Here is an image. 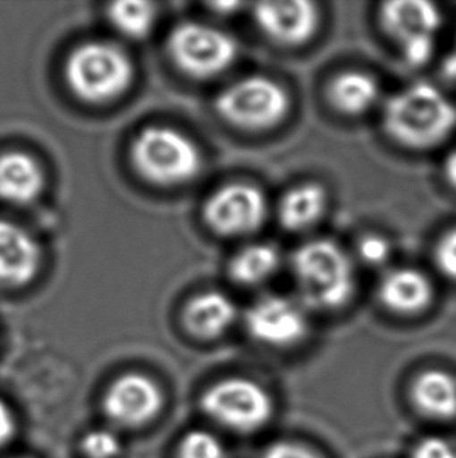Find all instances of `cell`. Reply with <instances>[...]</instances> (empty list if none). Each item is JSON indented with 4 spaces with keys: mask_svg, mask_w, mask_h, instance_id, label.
Returning a JSON list of instances; mask_svg holds the SVG:
<instances>
[{
    "mask_svg": "<svg viewBox=\"0 0 456 458\" xmlns=\"http://www.w3.org/2000/svg\"><path fill=\"white\" fill-rule=\"evenodd\" d=\"M389 137L410 149L444 143L456 129V106L439 88L414 83L389 98L383 113Z\"/></svg>",
    "mask_w": 456,
    "mask_h": 458,
    "instance_id": "obj_1",
    "label": "cell"
},
{
    "mask_svg": "<svg viewBox=\"0 0 456 458\" xmlns=\"http://www.w3.org/2000/svg\"><path fill=\"white\" fill-rule=\"evenodd\" d=\"M292 274L303 301L317 309H340L355 292L350 259L330 240H313L297 249Z\"/></svg>",
    "mask_w": 456,
    "mask_h": 458,
    "instance_id": "obj_2",
    "label": "cell"
},
{
    "mask_svg": "<svg viewBox=\"0 0 456 458\" xmlns=\"http://www.w3.org/2000/svg\"><path fill=\"white\" fill-rule=\"evenodd\" d=\"M64 75L71 91L88 104L121 98L135 79L130 56L114 44H81L69 55Z\"/></svg>",
    "mask_w": 456,
    "mask_h": 458,
    "instance_id": "obj_3",
    "label": "cell"
},
{
    "mask_svg": "<svg viewBox=\"0 0 456 458\" xmlns=\"http://www.w3.org/2000/svg\"><path fill=\"white\" fill-rule=\"evenodd\" d=\"M131 163L154 185L179 186L198 177L202 154L190 138L169 127H148L131 144Z\"/></svg>",
    "mask_w": 456,
    "mask_h": 458,
    "instance_id": "obj_4",
    "label": "cell"
},
{
    "mask_svg": "<svg viewBox=\"0 0 456 458\" xmlns=\"http://www.w3.org/2000/svg\"><path fill=\"white\" fill-rule=\"evenodd\" d=\"M217 113L244 131H267L280 124L290 110V96L282 85L265 75L234 81L219 94Z\"/></svg>",
    "mask_w": 456,
    "mask_h": 458,
    "instance_id": "obj_5",
    "label": "cell"
},
{
    "mask_svg": "<svg viewBox=\"0 0 456 458\" xmlns=\"http://www.w3.org/2000/svg\"><path fill=\"white\" fill-rule=\"evenodd\" d=\"M380 22L401 49L403 60L420 68L432 60L436 50L443 13L424 0H395L383 4Z\"/></svg>",
    "mask_w": 456,
    "mask_h": 458,
    "instance_id": "obj_6",
    "label": "cell"
},
{
    "mask_svg": "<svg viewBox=\"0 0 456 458\" xmlns=\"http://www.w3.org/2000/svg\"><path fill=\"white\" fill-rule=\"evenodd\" d=\"M167 52L182 72L194 79H211L233 64L238 44L216 27L185 22L169 35Z\"/></svg>",
    "mask_w": 456,
    "mask_h": 458,
    "instance_id": "obj_7",
    "label": "cell"
},
{
    "mask_svg": "<svg viewBox=\"0 0 456 458\" xmlns=\"http://www.w3.org/2000/svg\"><path fill=\"white\" fill-rule=\"evenodd\" d=\"M202 409L213 421L241 434L265 428L274 415L271 394L253 380L224 378L202 396Z\"/></svg>",
    "mask_w": 456,
    "mask_h": 458,
    "instance_id": "obj_8",
    "label": "cell"
},
{
    "mask_svg": "<svg viewBox=\"0 0 456 458\" xmlns=\"http://www.w3.org/2000/svg\"><path fill=\"white\" fill-rule=\"evenodd\" d=\"M267 216V200L253 185L233 183L211 194L204 207L205 223L224 236L249 235L261 227Z\"/></svg>",
    "mask_w": 456,
    "mask_h": 458,
    "instance_id": "obj_9",
    "label": "cell"
},
{
    "mask_svg": "<svg viewBox=\"0 0 456 458\" xmlns=\"http://www.w3.org/2000/svg\"><path fill=\"white\" fill-rule=\"evenodd\" d=\"M247 332L272 347H290L305 338L308 318L302 305L283 296L258 299L246 313Z\"/></svg>",
    "mask_w": 456,
    "mask_h": 458,
    "instance_id": "obj_10",
    "label": "cell"
},
{
    "mask_svg": "<svg viewBox=\"0 0 456 458\" xmlns=\"http://www.w3.org/2000/svg\"><path fill=\"white\" fill-rule=\"evenodd\" d=\"M102 405L106 418L117 426L139 428L158 415L163 394L154 378L130 372L110 385Z\"/></svg>",
    "mask_w": 456,
    "mask_h": 458,
    "instance_id": "obj_11",
    "label": "cell"
},
{
    "mask_svg": "<svg viewBox=\"0 0 456 458\" xmlns=\"http://www.w3.org/2000/svg\"><path fill=\"white\" fill-rule=\"evenodd\" d=\"M253 18L263 35L274 43L297 47L309 41L319 27V12L313 2H261Z\"/></svg>",
    "mask_w": 456,
    "mask_h": 458,
    "instance_id": "obj_12",
    "label": "cell"
},
{
    "mask_svg": "<svg viewBox=\"0 0 456 458\" xmlns=\"http://www.w3.org/2000/svg\"><path fill=\"white\" fill-rule=\"evenodd\" d=\"M41 267V249L18 224L0 219V285H29Z\"/></svg>",
    "mask_w": 456,
    "mask_h": 458,
    "instance_id": "obj_13",
    "label": "cell"
},
{
    "mask_svg": "<svg viewBox=\"0 0 456 458\" xmlns=\"http://www.w3.org/2000/svg\"><path fill=\"white\" fill-rule=\"evenodd\" d=\"M386 309L399 315H416L432 304L433 286L426 274L411 267L389 271L378 286Z\"/></svg>",
    "mask_w": 456,
    "mask_h": 458,
    "instance_id": "obj_14",
    "label": "cell"
},
{
    "mask_svg": "<svg viewBox=\"0 0 456 458\" xmlns=\"http://www.w3.org/2000/svg\"><path fill=\"white\" fill-rule=\"evenodd\" d=\"M43 169L30 155H0V199L14 205L30 204L43 192Z\"/></svg>",
    "mask_w": 456,
    "mask_h": 458,
    "instance_id": "obj_15",
    "label": "cell"
},
{
    "mask_svg": "<svg viewBox=\"0 0 456 458\" xmlns=\"http://www.w3.org/2000/svg\"><path fill=\"white\" fill-rule=\"evenodd\" d=\"M183 318L186 328L194 336L213 340L232 327L236 318V305L223 293H204L186 305Z\"/></svg>",
    "mask_w": 456,
    "mask_h": 458,
    "instance_id": "obj_16",
    "label": "cell"
},
{
    "mask_svg": "<svg viewBox=\"0 0 456 458\" xmlns=\"http://www.w3.org/2000/svg\"><path fill=\"white\" fill-rule=\"evenodd\" d=\"M327 207V192L319 183H302L284 192L278 202V221L290 232H303L321 219Z\"/></svg>",
    "mask_w": 456,
    "mask_h": 458,
    "instance_id": "obj_17",
    "label": "cell"
},
{
    "mask_svg": "<svg viewBox=\"0 0 456 458\" xmlns=\"http://www.w3.org/2000/svg\"><path fill=\"white\" fill-rule=\"evenodd\" d=\"M411 396L426 416L443 421L456 416V378L449 372H422L414 380Z\"/></svg>",
    "mask_w": 456,
    "mask_h": 458,
    "instance_id": "obj_18",
    "label": "cell"
},
{
    "mask_svg": "<svg viewBox=\"0 0 456 458\" xmlns=\"http://www.w3.org/2000/svg\"><path fill=\"white\" fill-rule=\"evenodd\" d=\"M380 98V87L372 75L349 71L338 75L328 88L332 106L345 116H359L369 112Z\"/></svg>",
    "mask_w": 456,
    "mask_h": 458,
    "instance_id": "obj_19",
    "label": "cell"
},
{
    "mask_svg": "<svg viewBox=\"0 0 456 458\" xmlns=\"http://www.w3.org/2000/svg\"><path fill=\"white\" fill-rule=\"evenodd\" d=\"M280 267L278 249L255 242L241 249L230 261V277L240 285L252 286L271 279Z\"/></svg>",
    "mask_w": 456,
    "mask_h": 458,
    "instance_id": "obj_20",
    "label": "cell"
},
{
    "mask_svg": "<svg viewBox=\"0 0 456 458\" xmlns=\"http://www.w3.org/2000/svg\"><path fill=\"white\" fill-rule=\"evenodd\" d=\"M113 27L125 37L141 39L154 29L156 10L144 2H117L108 10Z\"/></svg>",
    "mask_w": 456,
    "mask_h": 458,
    "instance_id": "obj_21",
    "label": "cell"
},
{
    "mask_svg": "<svg viewBox=\"0 0 456 458\" xmlns=\"http://www.w3.org/2000/svg\"><path fill=\"white\" fill-rule=\"evenodd\" d=\"M177 458H228V455L216 435L207 430H192L180 441Z\"/></svg>",
    "mask_w": 456,
    "mask_h": 458,
    "instance_id": "obj_22",
    "label": "cell"
},
{
    "mask_svg": "<svg viewBox=\"0 0 456 458\" xmlns=\"http://www.w3.org/2000/svg\"><path fill=\"white\" fill-rule=\"evenodd\" d=\"M81 451L87 458H116L122 451V445L112 430L96 428L83 437Z\"/></svg>",
    "mask_w": 456,
    "mask_h": 458,
    "instance_id": "obj_23",
    "label": "cell"
},
{
    "mask_svg": "<svg viewBox=\"0 0 456 458\" xmlns=\"http://www.w3.org/2000/svg\"><path fill=\"white\" fill-rule=\"evenodd\" d=\"M393 254L391 242L382 235H367L358 242V255L367 267H382Z\"/></svg>",
    "mask_w": 456,
    "mask_h": 458,
    "instance_id": "obj_24",
    "label": "cell"
},
{
    "mask_svg": "<svg viewBox=\"0 0 456 458\" xmlns=\"http://www.w3.org/2000/svg\"><path fill=\"white\" fill-rule=\"evenodd\" d=\"M435 259L439 271L444 274L445 277L456 282V227L449 230L439 240L435 250Z\"/></svg>",
    "mask_w": 456,
    "mask_h": 458,
    "instance_id": "obj_25",
    "label": "cell"
},
{
    "mask_svg": "<svg viewBox=\"0 0 456 458\" xmlns=\"http://www.w3.org/2000/svg\"><path fill=\"white\" fill-rule=\"evenodd\" d=\"M413 458H456V447L441 437H428L414 449Z\"/></svg>",
    "mask_w": 456,
    "mask_h": 458,
    "instance_id": "obj_26",
    "label": "cell"
},
{
    "mask_svg": "<svg viewBox=\"0 0 456 458\" xmlns=\"http://www.w3.org/2000/svg\"><path fill=\"white\" fill-rule=\"evenodd\" d=\"M261 458H322L319 454L311 451L308 447L291 443V441H278L266 449Z\"/></svg>",
    "mask_w": 456,
    "mask_h": 458,
    "instance_id": "obj_27",
    "label": "cell"
},
{
    "mask_svg": "<svg viewBox=\"0 0 456 458\" xmlns=\"http://www.w3.org/2000/svg\"><path fill=\"white\" fill-rule=\"evenodd\" d=\"M14 432H16V420L10 407L0 399V447L6 446L12 441Z\"/></svg>",
    "mask_w": 456,
    "mask_h": 458,
    "instance_id": "obj_28",
    "label": "cell"
},
{
    "mask_svg": "<svg viewBox=\"0 0 456 458\" xmlns=\"http://www.w3.org/2000/svg\"><path fill=\"white\" fill-rule=\"evenodd\" d=\"M443 75L447 81H451L452 85H456V39L452 44L449 54L443 60Z\"/></svg>",
    "mask_w": 456,
    "mask_h": 458,
    "instance_id": "obj_29",
    "label": "cell"
},
{
    "mask_svg": "<svg viewBox=\"0 0 456 458\" xmlns=\"http://www.w3.org/2000/svg\"><path fill=\"white\" fill-rule=\"evenodd\" d=\"M445 179L456 190V150H453L444 163Z\"/></svg>",
    "mask_w": 456,
    "mask_h": 458,
    "instance_id": "obj_30",
    "label": "cell"
}]
</instances>
